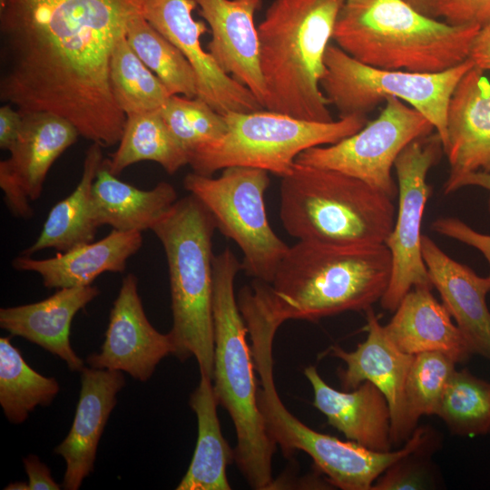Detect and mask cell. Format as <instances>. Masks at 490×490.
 Instances as JSON below:
<instances>
[{"mask_svg": "<svg viewBox=\"0 0 490 490\" xmlns=\"http://www.w3.org/2000/svg\"><path fill=\"white\" fill-rule=\"evenodd\" d=\"M196 7L195 0H144L142 15L190 62L196 74L197 97L221 114L263 110L255 95L224 74L202 48L201 38L209 29L204 22L194 20Z\"/></svg>", "mask_w": 490, "mask_h": 490, "instance_id": "5bb4252c", "label": "cell"}, {"mask_svg": "<svg viewBox=\"0 0 490 490\" xmlns=\"http://www.w3.org/2000/svg\"><path fill=\"white\" fill-rule=\"evenodd\" d=\"M433 130L421 113L389 97L378 116L358 132L336 143L309 148L296 162L355 177L394 200L397 184L392 169L397 156L411 142L431 134Z\"/></svg>", "mask_w": 490, "mask_h": 490, "instance_id": "7c38bea8", "label": "cell"}, {"mask_svg": "<svg viewBox=\"0 0 490 490\" xmlns=\"http://www.w3.org/2000/svg\"><path fill=\"white\" fill-rule=\"evenodd\" d=\"M142 161L160 164L173 174L188 165V156L166 124L161 110L126 115L117 150L105 159L110 172L119 175Z\"/></svg>", "mask_w": 490, "mask_h": 490, "instance_id": "f1b7e54d", "label": "cell"}, {"mask_svg": "<svg viewBox=\"0 0 490 490\" xmlns=\"http://www.w3.org/2000/svg\"><path fill=\"white\" fill-rule=\"evenodd\" d=\"M200 375L199 385L190 397V406L198 424L196 446L190 466L176 489L230 490L226 468L234 459V450L221 432L212 380Z\"/></svg>", "mask_w": 490, "mask_h": 490, "instance_id": "83f0119b", "label": "cell"}, {"mask_svg": "<svg viewBox=\"0 0 490 490\" xmlns=\"http://www.w3.org/2000/svg\"><path fill=\"white\" fill-rule=\"evenodd\" d=\"M431 14L453 24L483 26L490 22V0H433Z\"/></svg>", "mask_w": 490, "mask_h": 490, "instance_id": "8d00e7d4", "label": "cell"}, {"mask_svg": "<svg viewBox=\"0 0 490 490\" xmlns=\"http://www.w3.org/2000/svg\"><path fill=\"white\" fill-rule=\"evenodd\" d=\"M416 10L423 14L432 16L431 6L433 0H406Z\"/></svg>", "mask_w": 490, "mask_h": 490, "instance_id": "7bdbcfd3", "label": "cell"}, {"mask_svg": "<svg viewBox=\"0 0 490 490\" xmlns=\"http://www.w3.org/2000/svg\"><path fill=\"white\" fill-rule=\"evenodd\" d=\"M144 0H0V100L69 121L102 147L119 143L126 115L110 61Z\"/></svg>", "mask_w": 490, "mask_h": 490, "instance_id": "6da1fadb", "label": "cell"}, {"mask_svg": "<svg viewBox=\"0 0 490 490\" xmlns=\"http://www.w3.org/2000/svg\"><path fill=\"white\" fill-rule=\"evenodd\" d=\"M475 65L456 87L447 109L446 154L449 172L445 194L457 190L462 178L490 172V81Z\"/></svg>", "mask_w": 490, "mask_h": 490, "instance_id": "ac0fdd59", "label": "cell"}, {"mask_svg": "<svg viewBox=\"0 0 490 490\" xmlns=\"http://www.w3.org/2000/svg\"><path fill=\"white\" fill-rule=\"evenodd\" d=\"M442 151L441 139L436 132L411 142L395 162L398 211L385 241L392 259L390 280L380 299L386 310L394 312L413 288L433 289L421 251V225L431 191L427 174Z\"/></svg>", "mask_w": 490, "mask_h": 490, "instance_id": "4fadbf2b", "label": "cell"}, {"mask_svg": "<svg viewBox=\"0 0 490 490\" xmlns=\"http://www.w3.org/2000/svg\"><path fill=\"white\" fill-rule=\"evenodd\" d=\"M429 443L398 459L374 482L371 490H416L427 487V466L420 458L428 452Z\"/></svg>", "mask_w": 490, "mask_h": 490, "instance_id": "d590c367", "label": "cell"}, {"mask_svg": "<svg viewBox=\"0 0 490 490\" xmlns=\"http://www.w3.org/2000/svg\"><path fill=\"white\" fill-rule=\"evenodd\" d=\"M393 200L338 171L295 163L281 178L279 219L298 240L337 246L385 244Z\"/></svg>", "mask_w": 490, "mask_h": 490, "instance_id": "52a82bcc", "label": "cell"}, {"mask_svg": "<svg viewBox=\"0 0 490 490\" xmlns=\"http://www.w3.org/2000/svg\"><path fill=\"white\" fill-rule=\"evenodd\" d=\"M421 251L433 288L440 294L472 353L490 358L488 278L479 277L468 266L453 260L424 234Z\"/></svg>", "mask_w": 490, "mask_h": 490, "instance_id": "44dd1931", "label": "cell"}, {"mask_svg": "<svg viewBox=\"0 0 490 490\" xmlns=\"http://www.w3.org/2000/svg\"><path fill=\"white\" fill-rule=\"evenodd\" d=\"M467 186L480 187L489 191L487 208L490 212V172H473L466 175L459 181L457 190Z\"/></svg>", "mask_w": 490, "mask_h": 490, "instance_id": "b9f144b4", "label": "cell"}, {"mask_svg": "<svg viewBox=\"0 0 490 490\" xmlns=\"http://www.w3.org/2000/svg\"><path fill=\"white\" fill-rule=\"evenodd\" d=\"M320 88L339 117L365 115L389 97L421 113L434 126L442 146L446 139V116L451 96L462 77L475 65L463 63L437 73L382 69L365 64L337 44H328Z\"/></svg>", "mask_w": 490, "mask_h": 490, "instance_id": "30bf717a", "label": "cell"}, {"mask_svg": "<svg viewBox=\"0 0 490 490\" xmlns=\"http://www.w3.org/2000/svg\"><path fill=\"white\" fill-rule=\"evenodd\" d=\"M102 148L97 143H92L88 148L76 188L52 207L40 235L22 255L31 256L49 248L64 252L93 241L99 226L93 216L92 193L103 161Z\"/></svg>", "mask_w": 490, "mask_h": 490, "instance_id": "4316f807", "label": "cell"}, {"mask_svg": "<svg viewBox=\"0 0 490 490\" xmlns=\"http://www.w3.org/2000/svg\"><path fill=\"white\" fill-rule=\"evenodd\" d=\"M161 113L185 151L188 162L191 156L220 139L227 132L224 115L199 97L171 95Z\"/></svg>", "mask_w": 490, "mask_h": 490, "instance_id": "e575fe53", "label": "cell"}, {"mask_svg": "<svg viewBox=\"0 0 490 490\" xmlns=\"http://www.w3.org/2000/svg\"><path fill=\"white\" fill-rule=\"evenodd\" d=\"M456 363L440 352L414 355L404 391L405 425L409 436L420 416L436 415Z\"/></svg>", "mask_w": 490, "mask_h": 490, "instance_id": "836d02e7", "label": "cell"}, {"mask_svg": "<svg viewBox=\"0 0 490 490\" xmlns=\"http://www.w3.org/2000/svg\"><path fill=\"white\" fill-rule=\"evenodd\" d=\"M468 58L480 70L490 71V22L480 27L471 44Z\"/></svg>", "mask_w": 490, "mask_h": 490, "instance_id": "60d3db41", "label": "cell"}, {"mask_svg": "<svg viewBox=\"0 0 490 490\" xmlns=\"http://www.w3.org/2000/svg\"><path fill=\"white\" fill-rule=\"evenodd\" d=\"M174 346L169 333L159 332L146 317L138 293V279L127 274L110 312L105 338L100 352L86 358L91 368L128 373L145 382Z\"/></svg>", "mask_w": 490, "mask_h": 490, "instance_id": "2e32d148", "label": "cell"}, {"mask_svg": "<svg viewBox=\"0 0 490 490\" xmlns=\"http://www.w3.org/2000/svg\"><path fill=\"white\" fill-rule=\"evenodd\" d=\"M125 386L122 371L84 367L72 426L54 452L65 461L62 487L78 490L93 471L98 445L109 416L117 403V394Z\"/></svg>", "mask_w": 490, "mask_h": 490, "instance_id": "ffe728a7", "label": "cell"}, {"mask_svg": "<svg viewBox=\"0 0 490 490\" xmlns=\"http://www.w3.org/2000/svg\"><path fill=\"white\" fill-rule=\"evenodd\" d=\"M241 270L230 249L213 258L214 371L212 387L219 405L229 413L236 432L234 460L250 486L273 488L270 438L259 407L255 365L249 332L234 293Z\"/></svg>", "mask_w": 490, "mask_h": 490, "instance_id": "5b68a950", "label": "cell"}, {"mask_svg": "<svg viewBox=\"0 0 490 490\" xmlns=\"http://www.w3.org/2000/svg\"><path fill=\"white\" fill-rule=\"evenodd\" d=\"M23 122L10 156L0 162L5 202L18 218H31L29 204L42 194L47 173L59 156L80 136L64 117L47 112H21Z\"/></svg>", "mask_w": 490, "mask_h": 490, "instance_id": "9a60e30c", "label": "cell"}, {"mask_svg": "<svg viewBox=\"0 0 490 490\" xmlns=\"http://www.w3.org/2000/svg\"><path fill=\"white\" fill-rule=\"evenodd\" d=\"M254 364L260 384L259 407L270 438L286 457L296 451L308 454L326 480L342 490H371L392 464L430 442V430L418 427L401 449L378 452L313 430L292 415L279 398L273 378L272 350H256Z\"/></svg>", "mask_w": 490, "mask_h": 490, "instance_id": "9c48e42d", "label": "cell"}, {"mask_svg": "<svg viewBox=\"0 0 490 490\" xmlns=\"http://www.w3.org/2000/svg\"><path fill=\"white\" fill-rule=\"evenodd\" d=\"M384 329L401 351L410 355L440 352L456 364L466 363L473 355L451 315L428 288L411 289Z\"/></svg>", "mask_w": 490, "mask_h": 490, "instance_id": "d4e9b609", "label": "cell"}, {"mask_svg": "<svg viewBox=\"0 0 490 490\" xmlns=\"http://www.w3.org/2000/svg\"><path fill=\"white\" fill-rule=\"evenodd\" d=\"M93 210L99 227L142 232L152 229L177 199L174 187L160 181L151 190H141L119 180L103 159L93 185Z\"/></svg>", "mask_w": 490, "mask_h": 490, "instance_id": "484cf974", "label": "cell"}, {"mask_svg": "<svg viewBox=\"0 0 490 490\" xmlns=\"http://www.w3.org/2000/svg\"><path fill=\"white\" fill-rule=\"evenodd\" d=\"M5 490H28V483L24 482H15L12 484H9L6 487H5Z\"/></svg>", "mask_w": 490, "mask_h": 490, "instance_id": "ee69618b", "label": "cell"}, {"mask_svg": "<svg viewBox=\"0 0 490 490\" xmlns=\"http://www.w3.org/2000/svg\"><path fill=\"white\" fill-rule=\"evenodd\" d=\"M216 225L192 194L180 200L154 224L152 231L167 258L173 356L195 358L200 374L213 378V254Z\"/></svg>", "mask_w": 490, "mask_h": 490, "instance_id": "8992f818", "label": "cell"}, {"mask_svg": "<svg viewBox=\"0 0 490 490\" xmlns=\"http://www.w3.org/2000/svg\"><path fill=\"white\" fill-rule=\"evenodd\" d=\"M99 294L92 285L59 289L38 302L0 309V327L57 356L71 371L81 372L84 363L71 346V325Z\"/></svg>", "mask_w": 490, "mask_h": 490, "instance_id": "7402d4cb", "label": "cell"}, {"mask_svg": "<svg viewBox=\"0 0 490 490\" xmlns=\"http://www.w3.org/2000/svg\"><path fill=\"white\" fill-rule=\"evenodd\" d=\"M195 1L211 33L208 53L224 74L247 87L264 108L266 89L254 23L261 0Z\"/></svg>", "mask_w": 490, "mask_h": 490, "instance_id": "d6986e66", "label": "cell"}, {"mask_svg": "<svg viewBox=\"0 0 490 490\" xmlns=\"http://www.w3.org/2000/svg\"><path fill=\"white\" fill-rule=\"evenodd\" d=\"M392 272L385 244L337 246L298 240L289 247L270 283L255 280L271 317L315 321L366 311L380 300Z\"/></svg>", "mask_w": 490, "mask_h": 490, "instance_id": "7a4b0ae2", "label": "cell"}, {"mask_svg": "<svg viewBox=\"0 0 490 490\" xmlns=\"http://www.w3.org/2000/svg\"><path fill=\"white\" fill-rule=\"evenodd\" d=\"M220 176L191 172L183 186L209 211L216 228L240 249L241 269L255 280L270 283L289 250L270 225L264 196L269 172L232 166Z\"/></svg>", "mask_w": 490, "mask_h": 490, "instance_id": "8fae6325", "label": "cell"}, {"mask_svg": "<svg viewBox=\"0 0 490 490\" xmlns=\"http://www.w3.org/2000/svg\"><path fill=\"white\" fill-rule=\"evenodd\" d=\"M28 476V490H59L61 485L51 475L50 468L35 455L23 459Z\"/></svg>", "mask_w": 490, "mask_h": 490, "instance_id": "f35d334b", "label": "cell"}, {"mask_svg": "<svg viewBox=\"0 0 490 490\" xmlns=\"http://www.w3.org/2000/svg\"><path fill=\"white\" fill-rule=\"evenodd\" d=\"M432 230L445 237L451 238L478 250L486 259L490 267V235L476 231L456 217H440L433 221ZM490 281V272L487 276Z\"/></svg>", "mask_w": 490, "mask_h": 490, "instance_id": "74e56055", "label": "cell"}, {"mask_svg": "<svg viewBox=\"0 0 490 490\" xmlns=\"http://www.w3.org/2000/svg\"><path fill=\"white\" fill-rule=\"evenodd\" d=\"M59 390L57 380L32 368L9 337L0 338V405L10 423L24 422L36 407L49 406Z\"/></svg>", "mask_w": 490, "mask_h": 490, "instance_id": "f546056e", "label": "cell"}, {"mask_svg": "<svg viewBox=\"0 0 490 490\" xmlns=\"http://www.w3.org/2000/svg\"><path fill=\"white\" fill-rule=\"evenodd\" d=\"M480 27L442 22L406 0H345L332 40L370 66L437 73L468 58Z\"/></svg>", "mask_w": 490, "mask_h": 490, "instance_id": "277c9868", "label": "cell"}, {"mask_svg": "<svg viewBox=\"0 0 490 490\" xmlns=\"http://www.w3.org/2000/svg\"><path fill=\"white\" fill-rule=\"evenodd\" d=\"M366 315L367 338L355 350L333 346L328 351L346 365L338 369L343 390H352L368 381L384 395L390 410L391 442L397 446L410 437L405 425L404 391L414 355L401 351L390 340L372 308Z\"/></svg>", "mask_w": 490, "mask_h": 490, "instance_id": "e0dca14e", "label": "cell"}, {"mask_svg": "<svg viewBox=\"0 0 490 490\" xmlns=\"http://www.w3.org/2000/svg\"><path fill=\"white\" fill-rule=\"evenodd\" d=\"M138 231L113 230L98 241L88 242L47 259L22 255L12 260L14 269L35 272L47 289L92 285L104 272H123L129 258L142 246Z\"/></svg>", "mask_w": 490, "mask_h": 490, "instance_id": "cb8c5ba5", "label": "cell"}, {"mask_svg": "<svg viewBox=\"0 0 490 490\" xmlns=\"http://www.w3.org/2000/svg\"><path fill=\"white\" fill-rule=\"evenodd\" d=\"M109 82L114 101L125 114L161 110L171 96L122 36L113 52Z\"/></svg>", "mask_w": 490, "mask_h": 490, "instance_id": "1f68e13d", "label": "cell"}, {"mask_svg": "<svg viewBox=\"0 0 490 490\" xmlns=\"http://www.w3.org/2000/svg\"><path fill=\"white\" fill-rule=\"evenodd\" d=\"M304 375L313 389L314 407L330 426L367 448L391 451L390 410L375 385L365 381L352 390L340 391L327 384L314 366L307 367Z\"/></svg>", "mask_w": 490, "mask_h": 490, "instance_id": "603a6c76", "label": "cell"}, {"mask_svg": "<svg viewBox=\"0 0 490 490\" xmlns=\"http://www.w3.org/2000/svg\"><path fill=\"white\" fill-rule=\"evenodd\" d=\"M438 416L455 435L474 436L490 432V382L466 368L453 373L443 394Z\"/></svg>", "mask_w": 490, "mask_h": 490, "instance_id": "d6a6232c", "label": "cell"}, {"mask_svg": "<svg viewBox=\"0 0 490 490\" xmlns=\"http://www.w3.org/2000/svg\"><path fill=\"white\" fill-rule=\"evenodd\" d=\"M226 133L191 156L192 172L212 176L232 166L260 169L280 178L289 174L304 151L336 143L358 132L365 115L354 114L330 122H314L269 110L229 112Z\"/></svg>", "mask_w": 490, "mask_h": 490, "instance_id": "ba28073f", "label": "cell"}, {"mask_svg": "<svg viewBox=\"0 0 490 490\" xmlns=\"http://www.w3.org/2000/svg\"><path fill=\"white\" fill-rule=\"evenodd\" d=\"M23 122L22 113L13 105L5 103L0 108V148L10 151L13 147Z\"/></svg>", "mask_w": 490, "mask_h": 490, "instance_id": "ab89813d", "label": "cell"}, {"mask_svg": "<svg viewBox=\"0 0 490 490\" xmlns=\"http://www.w3.org/2000/svg\"><path fill=\"white\" fill-rule=\"evenodd\" d=\"M125 36L134 53L161 80L171 95L198 96L196 74L190 62L142 15L130 21Z\"/></svg>", "mask_w": 490, "mask_h": 490, "instance_id": "4dcf8cb0", "label": "cell"}, {"mask_svg": "<svg viewBox=\"0 0 490 490\" xmlns=\"http://www.w3.org/2000/svg\"><path fill=\"white\" fill-rule=\"evenodd\" d=\"M345 0H274L258 26L264 108L333 121L321 88L324 56Z\"/></svg>", "mask_w": 490, "mask_h": 490, "instance_id": "3957f363", "label": "cell"}]
</instances>
